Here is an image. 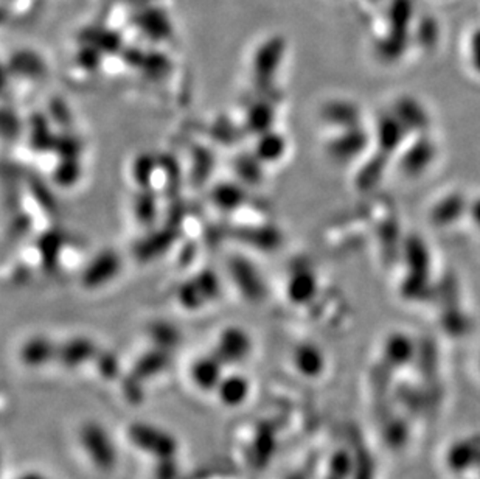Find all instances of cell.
I'll use <instances>...</instances> for the list:
<instances>
[{"label":"cell","instance_id":"cell-1","mask_svg":"<svg viewBox=\"0 0 480 479\" xmlns=\"http://www.w3.org/2000/svg\"><path fill=\"white\" fill-rule=\"evenodd\" d=\"M448 465L454 472H464L466 468L480 464V438L458 440L448 451Z\"/></svg>","mask_w":480,"mask_h":479},{"label":"cell","instance_id":"cell-2","mask_svg":"<svg viewBox=\"0 0 480 479\" xmlns=\"http://www.w3.org/2000/svg\"><path fill=\"white\" fill-rule=\"evenodd\" d=\"M385 363L392 367L406 366L415 355L412 341L402 333H395L389 336V339L385 341Z\"/></svg>","mask_w":480,"mask_h":479},{"label":"cell","instance_id":"cell-3","mask_svg":"<svg viewBox=\"0 0 480 479\" xmlns=\"http://www.w3.org/2000/svg\"><path fill=\"white\" fill-rule=\"evenodd\" d=\"M409 438V428L403 419L395 418L394 414L385 420V440L390 448H402Z\"/></svg>","mask_w":480,"mask_h":479},{"label":"cell","instance_id":"cell-4","mask_svg":"<svg viewBox=\"0 0 480 479\" xmlns=\"http://www.w3.org/2000/svg\"><path fill=\"white\" fill-rule=\"evenodd\" d=\"M297 366H299L300 371L305 373L308 377L317 375V373L322 371V354H321L316 347H312V345L303 347V349H300L299 352H297Z\"/></svg>","mask_w":480,"mask_h":479}]
</instances>
